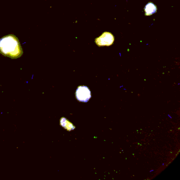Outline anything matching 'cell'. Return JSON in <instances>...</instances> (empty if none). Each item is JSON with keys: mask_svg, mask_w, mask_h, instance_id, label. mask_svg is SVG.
<instances>
[{"mask_svg": "<svg viewBox=\"0 0 180 180\" xmlns=\"http://www.w3.org/2000/svg\"><path fill=\"white\" fill-rule=\"evenodd\" d=\"M115 37L112 33L109 32H105L102 33L101 36L96 38L95 43L99 47H109L114 44Z\"/></svg>", "mask_w": 180, "mask_h": 180, "instance_id": "2", "label": "cell"}, {"mask_svg": "<svg viewBox=\"0 0 180 180\" xmlns=\"http://www.w3.org/2000/svg\"><path fill=\"white\" fill-rule=\"evenodd\" d=\"M157 6L155 4L152 2H148L144 8L145 15L146 16H150L156 13L157 12Z\"/></svg>", "mask_w": 180, "mask_h": 180, "instance_id": "4", "label": "cell"}, {"mask_svg": "<svg viewBox=\"0 0 180 180\" xmlns=\"http://www.w3.org/2000/svg\"><path fill=\"white\" fill-rule=\"evenodd\" d=\"M0 53L12 59H17L23 55L19 39L14 34H8L0 39Z\"/></svg>", "mask_w": 180, "mask_h": 180, "instance_id": "1", "label": "cell"}, {"mask_svg": "<svg viewBox=\"0 0 180 180\" xmlns=\"http://www.w3.org/2000/svg\"><path fill=\"white\" fill-rule=\"evenodd\" d=\"M60 124L62 127L68 131H72L75 128V126L71 123H70L68 120H67L65 117H62L60 120Z\"/></svg>", "mask_w": 180, "mask_h": 180, "instance_id": "5", "label": "cell"}, {"mask_svg": "<svg viewBox=\"0 0 180 180\" xmlns=\"http://www.w3.org/2000/svg\"><path fill=\"white\" fill-rule=\"evenodd\" d=\"M76 97L80 102H88L91 98V91L87 86H81L76 90Z\"/></svg>", "mask_w": 180, "mask_h": 180, "instance_id": "3", "label": "cell"}]
</instances>
